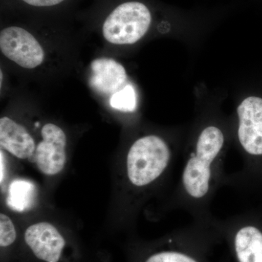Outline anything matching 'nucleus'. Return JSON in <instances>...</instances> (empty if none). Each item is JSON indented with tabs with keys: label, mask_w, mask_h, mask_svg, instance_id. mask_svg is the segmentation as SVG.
Instances as JSON below:
<instances>
[{
	"label": "nucleus",
	"mask_w": 262,
	"mask_h": 262,
	"mask_svg": "<svg viewBox=\"0 0 262 262\" xmlns=\"http://www.w3.org/2000/svg\"><path fill=\"white\" fill-rule=\"evenodd\" d=\"M27 4L36 7H49L56 5L64 0H23Z\"/></svg>",
	"instance_id": "14"
},
{
	"label": "nucleus",
	"mask_w": 262,
	"mask_h": 262,
	"mask_svg": "<svg viewBox=\"0 0 262 262\" xmlns=\"http://www.w3.org/2000/svg\"><path fill=\"white\" fill-rule=\"evenodd\" d=\"M0 49L7 58L23 68H36L44 61V51L39 43L32 34L20 27L2 30Z\"/></svg>",
	"instance_id": "6"
},
{
	"label": "nucleus",
	"mask_w": 262,
	"mask_h": 262,
	"mask_svg": "<svg viewBox=\"0 0 262 262\" xmlns=\"http://www.w3.org/2000/svg\"><path fill=\"white\" fill-rule=\"evenodd\" d=\"M16 231L14 225L8 215H0V246L8 247L15 242Z\"/></svg>",
	"instance_id": "13"
},
{
	"label": "nucleus",
	"mask_w": 262,
	"mask_h": 262,
	"mask_svg": "<svg viewBox=\"0 0 262 262\" xmlns=\"http://www.w3.org/2000/svg\"><path fill=\"white\" fill-rule=\"evenodd\" d=\"M225 134L220 127L207 125L200 131L192 149L184 157L170 206L187 212L196 223L215 220L211 206L225 181Z\"/></svg>",
	"instance_id": "1"
},
{
	"label": "nucleus",
	"mask_w": 262,
	"mask_h": 262,
	"mask_svg": "<svg viewBox=\"0 0 262 262\" xmlns=\"http://www.w3.org/2000/svg\"><path fill=\"white\" fill-rule=\"evenodd\" d=\"M110 105L115 110L131 113L136 110L137 98L135 89L131 84H127L114 94L110 98Z\"/></svg>",
	"instance_id": "12"
},
{
	"label": "nucleus",
	"mask_w": 262,
	"mask_h": 262,
	"mask_svg": "<svg viewBox=\"0 0 262 262\" xmlns=\"http://www.w3.org/2000/svg\"><path fill=\"white\" fill-rule=\"evenodd\" d=\"M42 141L34 151L38 168L46 175L58 174L64 168L67 161V136L61 127L48 123L42 129Z\"/></svg>",
	"instance_id": "7"
},
{
	"label": "nucleus",
	"mask_w": 262,
	"mask_h": 262,
	"mask_svg": "<svg viewBox=\"0 0 262 262\" xmlns=\"http://www.w3.org/2000/svg\"><path fill=\"white\" fill-rule=\"evenodd\" d=\"M174 152L166 140L155 134L134 141L127 151L125 170L129 184L136 189L153 187L170 173Z\"/></svg>",
	"instance_id": "2"
},
{
	"label": "nucleus",
	"mask_w": 262,
	"mask_h": 262,
	"mask_svg": "<svg viewBox=\"0 0 262 262\" xmlns=\"http://www.w3.org/2000/svg\"><path fill=\"white\" fill-rule=\"evenodd\" d=\"M24 238L39 259L46 262L59 261L65 247V239L51 224L39 222L30 226L26 230Z\"/></svg>",
	"instance_id": "8"
},
{
	"label": "nucleus",
	"mask_w": 262,
	"mask_h": 262,
	"mask_svg": "<svg viewBox=\"0 0 262 262\" xmlns=\"http://www.w3.org/2000/svg\"><path fill=\"white\" fill-rule=\"evenodd\" d=\"M217 220L178 229L163 243L164 247L146 256L143 262H210L212 246L222 241Z\"/></svg>",
	"instance_id": "3"
},
{
	"label": "nucleus",
	"mask_w": 262,
	"mask_h": 262,
	"mask_svg": "<svg viewBox=\"0 0 262 262\" xmlns=\"http://www.w3.org/2000/svg\"><path fill=\"white\" fill-rule=\"evenodd\" d=\"M0 144L19 159H27L34 154L35 142L22 125L8 117L0 119Z\"/></svg>",
	"instance_id": "10"
},
{
	"label": "nucleus",
	"mask_w": 262,
	"mask_h": 262,
	"mask_svg": "<svg viewBox=\"0 0 262 262\" xmlns=\"http://www.w3.org/2000/svg\"><path fill=\"white\" fill-rule=\"evenodd\" d=\"M235 262H262V212L250 210L217 220Z\"/></svg>",
	"instance_id": "4"
},
{
	"label": "nucleus",
	"mask_w": 262,
	"mask_h": 262,
	"mask_svg": "<svg viewBox=\"0 0 262 262\" xmlns=\"http://www.w3.org/2000/svg\"><path fill=\"white\" fill-rule=\"evenodd\" d=\"M37 191L32 182L16 179L10 184L7 203L13 211L25 212L32 209L35 204Z\"/></svg>",
	"instance_id": "11"
},
{
	"label": "nucleus",
	"mask_w": 262,
	"mask_h": 262,
	"mask_svg": "<svg viewBox=\"0 0 262 262\" xmlns=\"http://www.w3.org/2000/svg\"><path fill=\"white\" fill-rule=\"evenodd\" d=\"M151 23V12L146 5L127 2L108 15L103 25V37L113 44H134L145 35Z\"/></svg>",
	"instance_id": "5"
},
{
	"label": "nucleus",
	"mask_w": 262,
	"mask_h": 262,
	"mask_svg": "<svg viewBox=\"0 0 262 262\" xmlns=\"http://www.w3.org/2000/svg\"><path fill=\"white\" fill-rule=\"evenodd\" d=\"M91 69L90 84L100 94L113 95L126 82L125 68L113 58H96L91 62Z\"/></svg>",
	"instance_id": "9"
},
{
	"label": "nucleus",
	"mask_w": 262,
	"mask_h": 262,
	"mask_svg": "<svg viewBox=\"0 0 262 262\" xmlns=\"http://www.w3.org/2000/svg\"><path fill=\"white\" fill-rule=\"evenodd\" d=\"M1 173H0V177H1V179H0V181H1V183L3 182V181L4 180L5 177V160L4 157H3V151H1Z\"/></svg>",
	"instance_id": "15"
}]
</instances>
